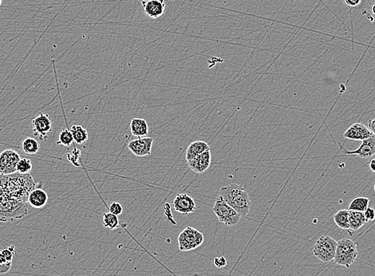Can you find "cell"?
I'll return each instance as SVG.
<instances>
[{
	"instance_id": "obj_28",
	"label": "cell",
	"mask_w": 375,
	"mask_h": 276,
	"mask_svg": "<svg viewBox=\"0 0 375 276\" xmlns=\"http://www.w3.org/2000/svg\"><path fill=\"white\" fill-rule=\"evenodd\" d=\"M109 212L116 215H120L123 212V207L120 203L113 202L109 207Z\"/></svg>"
},
{
	"instance_id": "obj_14",
	"label": "cell",
	"mask_w": 375,
	"mask_h": 276,
	"mask_svg": "<svg viewBox=\"0 0 375 276\" xmlns=\"http://www.w3.org/2000/svg\"><path fill=\"white\" fill-rule=\"evenodd\" d=\"M344 149L347 155H356L362 158H368L375 155V135L373 134L367 139L361 142L359 147L354 151Z\"/></svg>"
},
{
	"instance_id": "obj_29",
	"label": "cell",
	"mask_w": 375,
	"mask_h": 276,
	"mask_svg": "<svg viewBox=\"0 0 375 276\" xmlns=\"http://www.w3.org/2000/svg\"><path fill=\"white\" fill-rule=\"evenodd\" d=\"M213 263L214 265L216 266V268H224V267L227 265V259H225L224 256L216 257V258L213 259Z\"/></svg>"
},
{
	"instance_id": "obj_26",
	"label": "cell",
	"mask_w": 375,
	"mask_h": 276,
	"mask_svg": "<svg viewBox=\"0 0 375 276\" xmlns=\"http://www.w3.org/2000/svg\"><path fill=\"white\" fill-rule=\"evenodd\" d=\"M74 142V138H73L72 133H71L70 130H69L68 128H64V129H62V130L60 132V133H59V142H57L58 145L62 144V146L69 147V146L72 145L73 142Z\"/></svg>"
},
{
	"instance_id": "obj_15",
	"label": "cell",
	"mask_w": 375,
	"mask_h": 276,
	"mask_svg": "<svg viewBox=\"0 0 375 276\" xmlns=\"http://www.w3.org/2000/svg\"><path fill=\"white\" fill-rule=\"evenodd\" d=\"M141 3L149 19H157L163 16L166 8L165 0H146Z\"/></svg>"
},
{
	"instance_id": "obj_1",
	"label": "cell",
	"mask_w": 375,
	"mask_h": 276,
	"mask_svg": "<svg viewBox=\"0 0 375 276\" xmlns=\"http://www.w3.org/2000/svg\"><path fill=\"white\" fill-rule=\"evenodd\" d=\"M0 185L12 197L23 202H28V196L36 184L31 174L15 172L11 175H1Z\"/></svg>"
},
{
	"instance_id": "obj_11",
	"label": "cell",
	"mask_w": 375,
	"mask_h": 276,
	"mask_svg": "<svg viewBox=\"0 0 375 276\" xmlns=\"http://www.w3.org/2000/svg\"><path fill=\"white\" fill-rule=\"evenodd\" d=\"M175 211L181 215H188L196 211V206L193 198L186 193L177 194L173 200Z\"/></svg>"
},
{
	"instance_id": "obj_35",
	"label": "cell",
	"mask_w": 375,
	"mask_h": 276,
	"mask_svg": "<svg viewBox=\"0 0 375 276\" xmlns=\"http://www.w3.org/2000/svg\"><path fill=\"white\" fill-rule=\"evenodd\" d=\"M371 11H372V13L375 16V2L372 5V7H371Z\"/></svg>"
},
{
	"instance_id": "obj_37",
	"label": "cell",
	"mask_w": 375,
	"mask_h": 276,
	"mask_svg": "<svg viewBox=\"0 0 375 276\" xmlns=\"http://www.w3.org/2000/svg\"><path fill=\"white\" fill-rule=\"evenodd\" d=\"M2 0H0V7H1V5H2Z\"/></svg>"
},
{
	"instance_id": "obj_4",
	"label": "cell",
	"mask_w": 375,
	"mask_h": 276,
	"mask_svg": "<svg viewBox=\"0 0 375 276\" xmlns=\"http://www.w3.org/2000/svg\"><path fill=\"white\" fill-rule=\"evenodd\" d=\"M358 256V249L355 242L350 239H342L337 243L334 263L338 265L350 268Z\"/></svg>"
},
{
	"instance_id": "obj_3",
	"label": "cell",
	"mask_w": 375,
	"mask_h": 276,
	"mask_svg": "<svg viewBox=\"0 0 375 276\" xmlns=\"http://www.w3.org/2000/svg\"><path fill=\"white\" fill-rule=\"evenodd\" d=\"M28 205L10 196L0 185V222L21 220L28 214Z\"/></svg>"
},
{
	"instance_id": "obj_10",
	"label": "cell",
	"mask_w": 375,
	"mask_h": 276,
	"mask_svg": "<svg viewBox=\"0 0 375 276\" xmlns=\"http://www.w3.org/2000/svg\"><path fill=\"white\" fill-rule=\"evenodd\" d=\"M32 124L34 135L40 137L41 141H46L47 135L52 129V122L50 116L46 113H40L32 120Z\"/></svg>"
},
{
	"instance_id": "obj_19",
	"label": "cell",
	"mask_w": 375,
	"mask_h": 276,
	"mask_svg": "<svg viewBox=\"0 0 375 276\" xmlns=\"http://www.w3.org/2000/svg\"><path fill=\"white\" fill-rule=\"evenodd\" d=\"M350 229L353 231L361 229L366 223L364 212L357 211H350L349 210Z\"/></svg>"
},
{
	"instance_id": "obj_2",
	"label": "cell",
	"mask_w": 375,
	"mask_h": 276,
	"mask_svg": "<svg viewBox=\"0 0 375 276\" xmlns=\"http://www.w3.org/2000/svg\"><path fill=\"white\" fill-rule=\"evenodd\" d=\"M219 196L241 216H246L251 209V200L245 189L237 185L231 184L221 188Z\"/></svg>"
},
{
	"instance_id": "obj_9",
	"label": "cell",
	"mask_w": 375,
	"mask_h": 276,
	"mask_svg": "<svg viewBox=\"0 0 375 276\" xmlns=\"http://www.w3.org/2000/svg\"><path fill=\"white\" fill-rule=\"evenodd\" d=\"M153 138L150 137H138L128 144V149L136 157H143L152 153Z\"/></svg>"
},
{
	"instance_id": "obj_33",
	"label": "cell",
	"mask_w": 375,
	"mask_h": 276,
	"mask_svg": "<svg viewBox=\"0 0 375 276\" xmlns=\"http://www.w3.org/2000/svg\"><path fill=\"white\" fill-rule=\"evenodd\" d=\"M369 128L371 129V131L373 133V134L375 135V118L371 120L370 122H369Z\"/></svg>"
},
{
	"instance_id": "obj_6",
	"label": "cell",
	"mask_w": 375,
	"mask_h": 276,
	"mask_svg": "<svg viewBox=\"0 0 375 276\" xmlns=\"http://www.w3.org/2000/svg\"><path fill=\"white\" fill-rule=\"evenodd\" d=\"M337 243L335 239L329 235H322L313 248L314 256L322 262L329 263L334 259Z\"/></svg>"
},
{
	"instance_id": "obj_13",
	"label": "cell",
	"mask_w": 375,
	"mask_h": 276,
	"mask_svg": "<svg viewBox=\"0 0 375 276\" xmlns=\"http://www.w3.org/2000/svg\"><path fill=\"white\" fill-rule=\"evenodd\" d=\"M373 135L371 129L365 125L361 123H354L349 128H347L343 137L347 139L354 140V141H363L371 137Z\"/></svg>"
},
{
	"instance_id": "obj_23",
	"label": "cell",
	"mask_w": 375,
	"mask_h": 276,
	"mask_svg": "<svg viewBox=\"0 0 375 276\" xmlns=\"http://www.w3.org/2000/svg\"><path fill=\"white\" fill-rule=\"evenodd\" d=\"M22 149L27 154L33 155L37 153L40 150V145L32 137H26L22 144Z\"/></svg>"
},
{
	"instance_id": "obj_32",
	"label": "cell",
	"mask_w": 375,
	"mask_h": 276,
	"mask_svg": "<svg viewBox=\"0 0 375 276\" xmlns=\"http://www.w3.org/2000/svg\"><path fill=\"white\" fill-rule=\"evenodd\" d=\"M346 4L349 7H356L359 4L362 0H344Z\"/></svg>"
},
{
	"instance_id": "obj_18",
	"label": "cell",
	"mask_w": 375,
	"mask_h": 276,
	"mask_svg": "<svg viewBox=\"0 0 375 276\" xmlns=\"http://www.w3.org/2000/svg\"><path fill=\"white\" fill-rule=\"evenodd\" d=\"M130 130L134 137H146L148 133V123L142 118H133L130 122Z\"/></svg>"
},
{
	"instance_id": "obj_31",
	"label": "cell",
	"mask_w": 375,
	"mask_h": 276,
	"mask_svg": "<svg viewBox=\"0 0 375 276\" xmlns=\"http://www.w3.org/2000/svg\"><path fill=\"white\" fill-rule=\"evenodd\" d=\"M11 266H12V262L6 263H0V275L7 274V272L11 270Z\"/></svg>"
},
{
	"instance_id": "obj_21",
	"label": "cell",
	"mask_w": 375,
	"mask_h": 276,
	"mask_svg": "<svg viewBox=\"0 0 375 276\" xmlns=\"http://www.w3.org/2000/svg\"><path fill=\"white\" fill-rule=\"evenodd\" d=\"M70 132L72 133L74 142L78 145H82L89 138L87 130L82 126H73L70 128Z\"/></svg>"
},
{
	"instance_id": "obj_30",
	"label": "cell",
	"mask_w": 375,
	"mask_h": 276,
	"mask_svg": "<svg viewBox=\"0 0 375 276\" xmlns=\"http://www.w3.org/2000/svg\"><path fill=\"white\" fill-rule=\"evenodd\" d=\"M365 218L367 222L373 221L375 219V210L373 208H367L364 212Z\"/></svg>"
},
{
	"instance_id": "obj_20",
	"label": "cell",
	"mask_w": 375,
	"mask_h": 276,
	"mask_svg": "<svg viewBox=\"0 0 375 276\" xmlns=\"http://www.w3.org/2000/svg\"><path fill=\"white\" fill-rule=\"evenodd\" d=\"M334 221L338 228L345 230L350 229L349 210L341 209L334 214Z\"/></svg>"
},
{
	"instance_id": "obj_22",
	"label": "cell",
	"mask_w": 375,
	"mask_h": 276,
	"mask_svg": "<svg viewBox=\"0 0 375 276\" xmlns=\"http://www.w3.org/2000/svg\"><path fill=\"white\" fill-rule=\"evenodd\" d=\"M369 203H370V200L368 198L364 197V196H358V197L354 198L351 200L349 207H348V210L364 212L368 208Z\"/></svg>"
},
{
	"instance_id": "obj_27",
	"label": "cell",
	"mask_w": 375,
	"mask_h": 276,
	"mask_svg": "<svg viewBox=\"0 0 375 276\" xmlns=\"http://www.w3.org/2000/svg\"><path fill=\"white\" fill-rule=\"evenodd\" d=\"M32 170V162L26 157H21L17 165V172L21 174H27Z\"/></svg>"
},
{
	"instance_id": "obj_25",
	"label": "cell",
	"mask_w": 375,
	"mask_h": 276,
	"mask_svg": "<svg viewBox=\"0 0 375 276\" xmlns=\"http://www.w3.org/2000/svg\"><path fill=\"white\" fill-rule=\"evenodd\" d=\"M16 253L17 250L15 246H10L9 248H5L0 253V263H11L13 260Z\"/></svg>"
},
{
	"instance_id": "obj_34",
	"label": "cell",
	"mask_w": 375,
	"mask_h": 276,
	"mask_svg": "<svg viewBox=\"0 0 375 276\" xmlns=\"http://www.w3.org/2000/svg\"><path fill=\"white\" fill-rule=\"evenodd\" d=\"M369 166H370V169H371V171H372V172H375V157L371 159V161H370V165H369Z\"/></svg>"
},
{
	"instance_id": "obj_36",
	"label": "cell",
	"mask_w": 375,
	"mask_h": 276,
	"mask_svg": "<svg viewBox=\"0 0 375 276\" xmlns=\"http://www.w3.org/2000/svg\"><path fill=\"white\" fill-rule=\"evenodd\" d=\"M140 2H144V1H146V0H138Z\"/></svg>"
},
{
	"instance_id": "obj_8",
	"label": "cell",
	"mask_w": 375,
	"mask_h": 276,
	"mask_svg": "<svg viewBox=\"0 0 375 276\" xmlns=\"http://www.w3.org/2000/svg\"><path fill=\"white\" fill-rule=\"evenodd\" d=\"M20 159V155L15 150H3L0 153V175H11L17 172Z\"/></svg>"
},
{
	"instance_id": "obj_16",
	"label": "cell",
	"mask_w": 375,
	"mask_h": 276,
	"mask_svg": "<svg viewBox=\"0 0 375 276\" xmlns=\"http://www.w3.org/2000/svg\"><path fill=\"white\" fill-rule=\"evenodd\" d=\"M28 204L34 209H42L48 202V195L42 189L35 188L28 196Z\"/></svg>"
},
{
	"instance_id": "obj_7",
	"label": "cell",
	"mask_w": 375,
	"mask_h": 276,
	"mask_svg": "<svg viewBox=\"0 0 375 276\" xmlns=\"http://www.w3.org/2000/svg\"><path fill=\"white\" fill-rule=\"evenodd\" d=\"M205 240L201 232L192 227H187L184 229L178 236V244L180 251L188 252L194 250L202 245Z\"/></svg>"
},
{
	"instance_id": "obj_12",
	"label": "cell",
	"mask_w": 375,
	"mask_h": 276,
	"mask_svg": "<svg viewBox=\"0 0 375 276\" xmlns=\"http://www.w3.org/2000/svg\"><path fill=\"white\" fill-rule=\"evenodd\" d=\"M211 162H212V154L209 149L196 156L191 161H188V166L196 173H203L209 169Z\"/></svg>"
},
{
	"instance_id": "obj_24",
	"label": "cell",
	"mask_w": 375,
	"mask_h": 276,
	"mask_svg": "<svg viewBox=\"0 0 375 276\" xmlns=\"http://www.w3.org/2000/svg\"><path fill=\"white\" fill-rule=\"evenodd\" d=\"M103 226L109 229L114 230L119 227V220L118 215H114L110 212L104 213L103 220Z\"/></svg>"
},
{
	"instance_id": "obj_5",
	"label": "cell",
	"mask_w": 375,
	"mask_h": 276,
	"mask_svg": "<svg viewBox=\"0 0 375 276\" xmlns=\"http://www.w3.org/2000/svg\"><path fill=\"white\" fill-rule=\"evenodd\" d=\"M212 211L220 223L226 226H236L240 222L241 215H239L222 198L218 196L212 207Z\"/></svg>"
},
{
	"instance_id": "obj_17",
	"label": "cell",
	"mask_w": 375,
	"mask_h": 276,
	"mask_svg": "<svg viewBox=\"0 0 375 276\" xmlns=\"http://www.w3.org/2000/svg\"><path fill=\"white\" fill-rule=\"evenodd\" d=\"M210 149L208 144L203 141H196L190 144L186 151V161H189L196 156Z\"/></svg>"
}]
</instances>
